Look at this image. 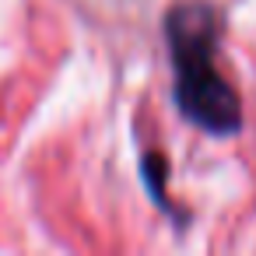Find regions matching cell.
<instances>
[{"label": "cell", "mask_w": 256, "mask_h": 256, "mask_svg": "<svg viewBox=\"0 0 256 256\" xmlns=\"http://www.w3.org/2000/svg\"><path fill=\"white\" fill-rule=\"evenodd\" d=\"M162 28L176 78L172 98L182 120L210 137H235L242 130V98L218 67V11L204 0H182L165 11Z\"/></svg>", "instance_id": "cell-1"}, {"label": "cell", "mask_w": 256, "mask_h": 256, "mask_svg": "<svg viewBox=\"0 0 256 256\" xmlns=\"http://www.w3.org/2000/svg\"><path fill=\"white\" fill-rule=\"evenodd\" d=\"M140 168H144V186L151 190L154 204H158L162 210L176 214V210L168 207V193H165V179H168V162H165V154H158V151H148V154L140 158Z\"/></svg>", "instance_id": "cell-2"}]
</instances>
